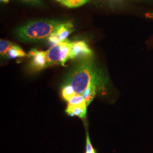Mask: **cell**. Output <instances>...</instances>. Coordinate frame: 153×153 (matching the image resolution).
Here are the masks:
<instances>
[{"label":"cell","mask_w":153,"mask_h":153,"mask_svg":"<svg viewBox=\"0 0 153 153\" xmlns=\"http://www.w3.org/2000/svg\"><path fill=\"white\" fill-rule=\"evenodd\" d=\"M86 152L85 153H98L96 149L93 148L89 137V134L86 131Z\"/></svg>","instance_id":"cell-15"},{"label":"cell","mask_w":153,"mask_h":153,"mask_svg":"<svg viewBox=\"0 0 153 153\" xmlns=\"http://www.w3.org/2000/svg\"><path fill=\"white\" fill-rule=\"evenodd\" d=\"M109 78L104 70L91 59L81 60L68 74L64 85H70L76 94L88 88H98L103 96L107 94Z\"/></svg>","instance_id":"cell-1"},{"label":"cell","mask_w":153,"mask_h":153,"mask_svg":"<svg viewBox=\"0 0 153 153\" xmlns=\"http://www.w3.org/2000/svg\"><path fill=\"white\" fill-rule=\"evenodd\" d=\"M28 55L32 57L31 65L34 71H39L47 68L45 51L33 49L30 51Z\"/></svg>","instance_id":"cell-5"},{"label":"cell","mask_w":153,"mask_h":153,"mask_svg":"<svg viewBox=\"0 0 153 153\" xmlns=\"http://www.w3.org/2000/svg\"><path fill=\"white\" fill-rule=\"evenodd\" d=\"M48 40V42L49 43V44L52 47V46H54L55 45H57V44H59L61 42H62L61 41L60 39L59 38V37L57 35V34L53 32V33H52L49 36L48 38H47Z\"/></svg>","instance_id":"cell-14"},{"label":"cell","mask_w":153,"mask_h":153,"mask_svg":"<svg viewBox=\"0 0 153 153\" xmlns=\"http://www.w3.org/2000/svg\"><path fill=\"white\" fill-rule=\"evenodd\" d=\"M61 22L42 19L28 22L16 28V36L25 42H36L48 38Z\"/></svg>","instance_id":"cell-2"},{"label":"cell","mask_w":153,"mask_h":153,"mask_svg":"<svg viewBox=\"0 0 153 153\" xmlns=\"http://www.w3.org/2000/svg\"><path fill=\"white\" fill-rule=\"evenodd\" d=\"M92 50L88 44L82 40L72 42L69 60H87L93 57Z\"/></svg>","instance_id":"cell-4"},{"label":"cell","mask_w":153,"mask_h":153,"mask_svg":"<svg viewBox=\"0 0 153 153\" xmlns=\"http://www.w3.org/2000/svg\"><path fill=\"white\" fill-rule=\"evenodd\" d=\"M100 94L102 95V94L98 88L94 86H90L85 90L84 92L81 94L83 97L85 99L87 105H88L95 98V97L98 95Z\"/></svg>","instance_id":"cell-8"},{"label":"cell","mask_w":153,"mask_h":153,"mask_svg":"<svg viewBox=\"0 0 153 153\" xmlns=\"http://www.w3.org/2000/svg\"><path fill=\"white\" fill-rule=\"evenodd\" d=\"M71 44L72 42L66 39L45 51L47 67L54 65L65 66L66 62L69 60Z\"/></svg>","instance_id":"cell-3"},{"label":"cell","mask_w":153,"mask_h":153,"mask_svg":"<svg viewBox=\"0 0 153 153\" xmlns=\"http://www.w3.org/2000/svg\"><path fill=\"white\" fill-rule=\"evenodd\" d=\"M56 1H58V2H61V1L62 0H56Z\"/></svg>","instance_id":"cell-19"},{"label":"cell","mask_w":153,"mask_h":153,"mask_svg":"<svg viewBox=\"0 0 153 153\" xmlns=\"http://www.w3.org/2000/svg\"><path fill=\"white\" fill-rule=\"evenodd\" d=\"M0 1H1V2H2L5 3V4L8 3L9 1V0H0Z\"/></svg>","instance_id":"cell-18"},{"label":"cell","mask_w":153,"mask_h":153,"mask_svg":"<svg viewBox=\"0 0 153 153\" xmlns=\"http://www.w3.org/2000/svg\"><path fill=\"white\" fill-rule=\"evenodd\" d=\"M61 94L64 99L68 102L69 99L76 94L73 90V88L70 85H64L62 88Z\"/></svg>","instance_id":"cell-13"},{"label":"cell","mask_w":153,"mask_h":153,"mask_svg":"<svg viewBox=\"0 0 153 153\" xmlns=\"http://www.w3.org/2000/svg\"><path fill=\"white\" fill-rule=\"evenodd\" d=\"M89 0H62L61 3L69 8L77 7L84 5Z\"/></svg>","instance_id":"cell-11"},{"label":"cell","mask_w":153,"mask_h":153,"mask_svg":"<svg viewBox=\"0 0 153 153\" xmlns=\"http://www.w3.org/2000/svg\"><path fill=\"white\" fill-rule=\"evenodd\" d=\"M68 104L71 105H87L86 101L82 95L76 94L69 99Z\"/></svg>","instance_id":"cell-12"},{"label":"cell","mask_w":153,"mask_h":153,"mask_svg":"<svg viewBox=\"0 0 153 153\" xmlns=\"http://www.w3.org/2000/svg\"><path fill=\"white\" fill-rule=\"evenodd\" d=\"M87 105H67L65 112L69 115L76 116L80 118H85L86 115Z\"/></svg>","instance_id":"cell-7"},{"label":"cell","mask_w":153,"mask_h":153,"mask_svg":"<svg viewBox=\"0 0 153 153\" xmlns=\"http://www.w3.org/2000/svg\"><path fill=\"white\" fill-rule=\"evenodd\" d=\"M15 45L9 41L1 39L0 41V53L3 57H6L10 49Z\"/></svg>","instance_id":"cell-10"},{"label":"cell","mask_w":153,"mask_h":153,"mask_svg":"<svg viewBox=\"0 0 153 153\" xmlns=\"http://www.w3.org/2000/svg\"><path fill=\"white\" fill-rule=\"evenodd\" d=\"M115 1H121V2H128L133 3V4H149L153 2V0H115Z\"/></svg>","instance_id":"cell-16"},{"label":"cell","mask_w":153,"mask_h":153,"mask_svg":"<svg viewBox=\"0 0 153 153\" xmlns=\"http://www.w3.org/2000/svg\"><path fill=\"white\" fill-rule=\"evenodd\" d=\"M23 1H25L26 2H30V3H33V4H39L41 1V0H22Z\"/></svg>","instance_id":"cell-17"},{"label":"cell","mask_w":153,"mask_h":153,"mask_svg":"<svg viewBox=\"0 0 153 153\" xmlns=\"http://www.w3.org/2000/svg\"><path fill=\"white\" fill-rule=\"evenodd\" d=\"M74 25L72 22H61L55 29L54 32L59 37L61 41L63 42L67 39L68 36L74 31Z\"/></svg>","instance_id":"cell-6"},{"label":"cell","mask_w":153,"mask_h":153,"mask_svg":"<svg viewBox=\"0 0 153 153\" xmlns=\"http://www.w3.org/2000/svg\"><path fill=\"white\" fill-rule=\"evenodd\" d=\"M26 53L18 45L15 44L7 53L6 57L10 59H14L19 57H23L26 56Z\"/></svg>","instance_id":"cell-9"}]
</instances>
